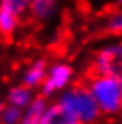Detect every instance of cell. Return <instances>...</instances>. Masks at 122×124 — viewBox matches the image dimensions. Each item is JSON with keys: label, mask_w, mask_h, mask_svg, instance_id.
<instances>
[{"label": "cell", "mask_w": 122, "mask_h": 124, "mask_svg": "<svg viewBox=\"0 0 122 124\" xmlns=\"http://www.w3.org/2000/svg\"><path fill=\"white\" fill-rule=\"evenodd\" d=\"M57 106L64 116L78 121L80 124H91L101 114L90 90L83 83H78L62 93Z\"/></svg>", "instance_id": "1"}, {"label": "cell", "mask_w": 122, "mask_h": 124, "mask_svg": "<svg viewBox=\"0 0 122 124\" xmlns=\"http://www.w3.org/2000/svg\"><path fill=\"white\" fill-rule=\"evenodd\" d=\"M86 88L96 101L101 113L116 114L122 103V82L121 77H90Z\"/></svg>", "instance_id": "2"}, {"label": "cell", "mask_w": 122, "mask_h": 124, "mask_svg": "<svg viewBox=\"0 0 122 124\" xmlns=\"http://www.w3.org/2000/svg\"><path fill=\"white\" fill-rule=\"evenodd\" d=\"M121 44H112L98 51L93 61L90 77H121Z\"/></svg>", "instance_id": "3"}, {"label": "cell", "mask_w": 122, "mask_h": 124, "mask_svg": "<svg viewBox=\"0 0 122 124\" xmlns=\"http://www.w3.org/2000/svg\"><path fill=\"white\" fill-rule=\"evenodd\" d=\"M73 75V70L67 64H55L49 69V72H46V77L43 80V95L49 96L57 90H62L64 87H67V83L70 82Z\"/></svg>", "instance_id": "4"}, {"label": "cell", "mask_w": 122, "mask_h": 124, "mask_svg": "<svg viewBox=\"0 0 122 124\" xmlns=\"http://www.w3.org/2000/svg\"><path fill=\"white\" fill-rule=\"evenodd\" d=\"M57 0H28V12L29 16L36 21L47 20L55 10Z\"/></svg>", "instance_id": "5"}, {"label": "cell", "mask_w": 122, "mask_h": 124, "mask_svg": "<svg viewBox=\"0 0 122 124\" xmlns=\"http://www.w3.org/2000/svg\"><path fill=\"white\" fill-rule=\"evenodd\" d=\"M46 108H47V103H46L44 96H37V98L31 100L24 116H21L20 124H37L41 116H43V113L46 111Z\"/></svg>", "instance_id": "6"}, {"label": "cell", "mask_w": 122, "mask_h": 124, "mask_svg": "<svg viewBox=\"0 0 122 124\" xmlns=\"http://www.w3.org/2000/svg\"><path fill=\"white\" fill-rule=\"evenodd\" d=\"M44 77H46V62L44 61H37V62H34V64L28 69V72L24 74L23 87H26V88L37 87V85L43 83Z\"/></svg>", "instance_id": "7"}, {"label": "cell", "mask_w": 122, "mask_h": 124, "mask_svg": "<svg viewBox=\"0 0 122 124\" xmlns=\"http://www.w3.org/2000/svg\"><path fill=\"white\" fill-rule=\"evenodd\" d=\"M20 23V18L13 13L0 7V34L3 38H12V34L16 31V26Z\"/></svg>", "instance_id": "8"}, {"label": "cell", "mask_w": 122, "mask_h": 124, "mask_svg": "<svg viewBox=\"0 0 122 124\" xmlns=\"http://www.w3.org/2000/svg\"><path fill=\"white\" fill-rule=\"evenodd\" d=\"M31 100H33L31 90L26 87H15L10 90V95H8L10 105L16 106V108H26L31 103Z\"/></svg>", "instance_id": "9"}, {"label": "cell", "mask_w": 122, "mask_h": 124, "mask_svg": "<svg viewBox=\"0 0 122 124\" xmlns=\"http://www.w3.org/2000/svg\"><path fill=\"white\" fill-rule=\"evenodd\" d=\"M0 7L21 18L28 12V0H0Z\"/></svg>", "instance_id": "10"}, {"label": "cell", "mask_w": 122, "mask_h": 124, "mask_svg": "<svg viewBox=\"0 0 122 124\" xmlns=\"http://www.w3.org/2000/svg\"><path fill=\"white\" fill-rule=\"evenodd\" d=\"M21 108H16V106H7V108H2L0 111V124H20L21 121Z\"/></svg>", "instance_id": "11"}, {"label": "cell", "mask_w": 122, "mask_h": 124, "mask_svg": "<svg viewBox=\"0 0 122 124\" xmlns=\"http://www.w3.org/2000/svg\"><path fill=\"white\" fill-rule=\"evenodd\" d=\"M121 30H122L121 13L116 12V13H112L109 18H108V23H106V31H109L111 34H121Z\"/></svg>", "instance_id": "12"}, {"label": "cell", "mask_w": 122, "mask_h": 124, "mask_svg": "<svg viewBox=\"0 0 122 124\" xmlns=\"http://www.w3.org/2000/svg\"><path fill=\"white\" fill-rule=\"evenodd\" d=\"M50 124H80V123H78V121H73V119H70V118H67V116H64V114L60 113V109H59V114L52 119V123H50Z\"/></svg>", "instance_id": "13"}, {"label": "cell", "mask_w": 122, "mask_h": 124, "mask_svg": "<svg viewBox=\"0 0 122 124\" xmlns=\"http://www.w3.org/2000/svg\"><path fill=\"white\" fill-rule=\"evenodd\" d=\"M2 108H3V106H2V103H0V111H2Z\"/></svg>", "instance_id": "14"}]
</instances>
